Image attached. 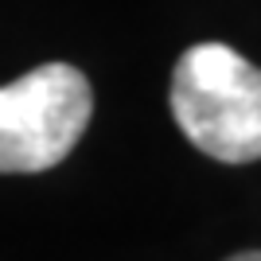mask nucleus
<instances>
[{
	"label": "nucleus",
	"instance_id": "nucleus-1",
	"mask_svg": "<svg viewBox=\"0 0 261 261\" xmlns=\"http://www.w3.org/2000/svg\"><path fill=\"white\" fill-rule=\"evenodd\" d=\"M172 113L203 156L261 160V66L226 43H195L172 70Z\"/></svg>",
	"mask_w": 261,
	"mask_h": 261
},
{
	"label": "nucleus",
	"instance_id": "nucleus-2",
	"mask_svg": "<svg viewBox=\"0 0 261 261\" xmlns=\"http://www.w3.org/2000/svg\"><path fill=\"white\" fill-rule=\"evenodd\" d=\"M94 113V90L70 63H43L0 86V175L63 164Z\"/></svg>",
	"mask_w": 261,
	"mask_h": 261
},
{
	"label": "nucleus",
	"instance_id": "nucleus-3",
	"mask_svg": "<svg viewBox=\"0 0 261 261\" xmlns=\"http://www.w3.org/2000/svg\"><path fill=\"white\" fill-rule=\"evenodd\" d=\"M230 261H261V250H250V253H234Z\"/></svg>",
	"mask_w": 261,
	"mask_h": 261
}]
</instances>
